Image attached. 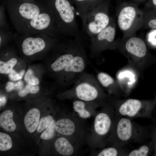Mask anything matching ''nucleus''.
Masks as SVG:
<instances>
[{
  "instance_id": "12",
  "label": "nucleus",
  "mask_w": 156,
  "mask_h": 156,
  "mask_svg": "<svg viewBox=\"0 0 156 156\" xmlns=\"http://www.w3.org/2000/svg\"><path fill=\"white\" fill-rule=\"evenodd\" d=\"M116 27L114 18L111 17L107 27L90 38V49L91 55L94 56L104 50L114 48L115 44Z\"/></svg>"
},
{
  "instance_id": "8",
  "label": "nucleus",
  "mask_w": 156,
  "mask_h": 156,
  "mask_svg": "<svg viewBox=\"0 0 156 156\" xmlns=\"http://www.w3.org/2000/svg\"><path fill=\"white\" fill-rule=\"evenodd\" d=\"M109 1L104 0L95 8L81 17L83 29L90 38L105 29L111 19L109 14Z\"/></svg>"
},
{
  "instance_id": "32",
  "label": "nucleus",
  "mask_w": 156,
  "mask_h": 156,
  "mask_svg": "<svg viewBox=\"0 0 156 156\" xmlns=\"http://www.w3.org/2000/svg\"><path fill=\"white\" fill-rule=\"evenodd\" d=\"M10 27L7 22L4 10L2 7L0 11V28H6Z\"/></svg>"
},
{
  "instance_id": "27",
  "label": "nucleus",
  "mask_w": 156,
  "mask_h": 156,
  "mask_svg": "<svg viewBox=\"0 0 156 156\" xmlns=\"http://www.w3.org/2000/svg\"><path fill=\"white\" fill-rule=\"evenodd\" d=\"M40 90L38 86H33L27 84L24 87L18 91V94L21 97H23L28 94H36Z\"/></svg>"
},
{
  "instance_id": "14",
  "label": "nucleus",
  "mask_w": 156,
  "mask_h": 156,
  "mask_svg": "<svg viewBox=\"0 0 156 156\" xmlns=\"http://www.w3.org/2000/svg\"><path fill=\"white\" fill-rule=\"evenodd\" d=\"M125 42V48L130 54L138 57H144L147 53V48L144 40L135 36L127 38Z\"/></svg>"
},
{
  "instance_id": "17",
  "label": "nucleus",
  "mask_w": 156,
  "mask_h": 156,
  "mask_svg": "<svg viewBox=\"0 0 156 156\" xmlns=\"http://www.w3.org/2000/svg\"><path fill=\"white\" fill-rule=\"evenodd\" d=\"M54 145L56 151L62 155L71 156L75 152V148L73 143L66 137H61L57 138Z\"/></svg>"
},
{
  "instance_id": "6",
  "label": "nucleus",
  "mask_w": 156,
  "mask_h": 156,
  "mask_svg": "<svg viewBox=\"0 0 156 156\" xmlns=\"http://www.w3.org/2000/svg\"><path fill=\"white\" fill-rule=\"evenodd\" d=\"M59 40L45 34L23 35L17 33L14 41L23 56L34 58L49 53Z\"/></svg>"
},
{
  "instance_id": "20",
  "label": "nucleus",
  "mask_w": 156,
  "mask_h": 156,
  "mask_svg": "<svg viewBox=\"0 0 156 156\" xmlns=\"http://www.w3.org/2000/svg\"><path fill=\"white\" fill-rule=\"evenodd\" d=\"M6 47L10 58L6 62L0 60V73L1 74H8L13 69L18 62L14 50L7 46Z\"/></svg>"
},
{
  "instance_id": "35",
  "label": "nucleus",
  "mask_w": 156,
  "mask_h": 156,
  "mask_svg": "<svg viewBox=\"0 0 156 156\" xmlns=\"http://www.w3.org/2000/svg\"><path fill=\"white\" fill-rule=\"evenodd\" d=\"M152 2L153 4L156 6V0H152Z\"/></svg>"
},
{
  "instance_id": "9",
  "label": "nucleus",
  "mask_w": 156,
  "mask_h": 156,
  "mask_svg": "<svg viewBox=\"0 0 156 156\" xmlns=\"http://www.w3.org/2000/svg\"><path fill=\"white\" fill-rule=\"evenodd\" d=\"M103 106L95 116L93 126L97 145L101 148L107 144L116 116L113 105L106 103Z\"/></svg>"
},
{
  "instance_id": "26",
  "label": "nucleus",
  "mask_w": 156,
  "mask_h": 156,
  "mask_svg": "<svg viewBox=\"0 0 156 156\" xmlns=\"http://www.w3.org/2000/svg\"><path fill=\"white\" fill-rule=\"evenodd\" d=\"M143 144H142V145L138 148L129 152L127 156H147L148 155L150 152V148L148 145Z\"/></svg>"
},
{
  "instance_id": "23",
  "label": "nucleus",
  "mask_w": 156,
  "mask_h": 156,
  "mask_svg": "<svg viewBox=\"0 0 156 156\" xmlns=\"http://www.w3.org/2000/svg\"><path fill=\"white\" fill-rule=\"evenodd\" d=\"M15 34L10 28H0V45L2 49L7 46V44L12 40H14Z\"/></svg>"
},
{
  "instance_id": "18",
  "label": "nucleus",
  "mask_w": 156,
  "mask_h": 156,
  "mask_svg": "<svg viewBox=\"0 0 156 156\" xmlns=\"http://www.w3.org/2000/svg\"><path fill=\"white\" fill-rule=\"evenodd\" d=\"M76 14L81 18L92 10L104 0H72Z\"/></svg>"
},
{
  "instance_id": "16",
  "label": "nucleus",
  "mask_w": 156,
  "mask_h": 156,
  "mask_svg": "<svg viewBox=\"0 0 156 156\" xmlns=\"http://www.w3.org/2000/svg\"><path fill=\"white\" fill-rule=\"evenodd\" d=\"M40 113L38 109L33 108L27 113L24 119V123L27 131L34 133L36 130L40 120Z\"/></svg>"
},
{
  "instance_id": "21",
  "label": "nucleus",
  "mask_w": 156,
  "mask_h": 156,
  "mask_svg": "<svg viewBox=\"0 0 156 156\" xmlns=\"http://www.w3.org/2000/svg\"><path fill=\"white\" fill-rule=\"evenodd\" d=\"M129 151L124 147L111 145L104 148L97 154L98 156H127Z\"/></svg>"
},
{
  "instance_id": "29",
  "label": "nucleus",
  "mask_w": 156,
  "mask_h": 156,
  "mask_svg": "<svg viewBox=\"0 0 156 156\" xmlns=\"http://www.w3.org/2000/svg\"><path fill=\"white\" fill-rule=\"evenodd\" d=\"M56 121L54 119L49 127L44 131L40 135V138L44 140H49L52 138L56 132L55 129Z\"/></svg>"
},
{
  "instance_id": "31",
  "label": "nucleus",
  "mask_w": 156,
  "mask_h": 156,
  "mask_svg": "<svg viewBox=\"0 0 156 156\" xmlns=\"http://www.w3.org/2000/svg\"><path fill=\"white\" fill-rule=\"evenodd\" d=\"M25 72V70H23L19 72H17L13 69L8 74V78L12 81H15L20 80L24 75Z\"/></svg>"
},
{
  "instance_id": "33",
  "label": "nucleus",
  "mask_w": 156,
  "mask_h": 156,
  "mask_svg": "<svg viewBox=\"0 0 156 156\" xmlns=\"http://www.w3.org/2000/svg\"><path fill=\"white\" fill-rule=\"evenodd\" d=\"M148 25L150 28L156 29V19H153L150 20L148 22Z\"/></svg>"
},
{
  "instance_id": "15",
  "label": "nucleus",
  "mask_w": 156,
  "mask_h": 156,
  "mask_svg": "<svg viewBox=\"0 0 156 156\" xmlns=\"http://www.w3.org/2000/svg\"><path fill=\"white\" fill-rule=\"evenodd\" d=\"M99 105L95 102H86L78 99H74L73 103L74 110L80 118L83 119L90 118L91 113L89 110Z\"/></svg>"
},
{
  "instance_id": "13",
  "label": "nucleus",
  "mask_w": 156,
  "mask_h": 156,
  "mask_svg": "<svg viewBox=\"0 0 156 156\" xmlns=\"http://www.w3.org/2000/svg\"><path fill=\"white\" fill-rule=\"evenodd\" d=\"M78 124L72 118H64L56 121L55 129L57 133L65 136L72 138L78 131Z\"/></svg>"
},
{
  "instance_id": "34",
  "label": "nucleus",
  "mask_w": 156,
  "mask_h": 156,
  "mask_svg": "<svg viewBox=\"0 0 156 156\" xmlns=\"http://www.w3.org/2000/svg\"><path fill=\"white\" fill-rule=\"evenodd\" d=\"M6 99L5 96H1L0 97V106L1 107L4 106L6 103Z\"/></svg>"
},
{
  "instance_id": "25",
  "label": "nucleus",
  "mask_w": 156,
  "mask_h": 156,
  "mask_svg": "<svg viewBox=\"0 0 156 156\" xmlns=\"http://www.w3.org/2000/svg\"><path fill=\"white\" fill-rule=\"evenodd\" d=\"M53 117L51 115H47L40 118L36 129L37 132H43L50 125L53 120Z\"/></svg>"
},
{
  "instance_id": "1",
  "label": "nucleus",
  "mask_w": 156,
  "mask_h": 156,
  "mask_svg": "<svg viewBox=\"0 0 156 156\" xmlns=\"http://www.w3.org/2000/svg\"><path fill=\"white\" fill-rule=\"evenodd\" d=\"M6 4L17 34L23 35L45 34L59 39L62 35L53 14L43 1L8 0Z\"/></svg>"
},
{
  "instance_id": "22",
  "label": "nucleus",
  "mask_w": 156,
  "mask_h": 156,
  "mask_svg": "<svg viewBox=\"0 0 156 156\" xmlns=\"http://www.w3.org/2000/svg\"><path fill=\"white\" fill-rule=\"evenodd\" d=\"M96 78L99 84L108 89L111 93H112V88L114 80L110 75L104 72H99L96 74Z\"/></svg>"
},
{
  "instance_id": "3",
  "label": "nucleus",
  "mask_w": 156,
  "mask_h": 156,
  "mask_svg": "<svg viewBox=\"0 0 156 156\" xmlns=\"http://www.w3.org/2000/svg\"><path fill=\"white\" fill-rule=\"evenodd\" d=\"M51 11L62 35L73 37L82 42L76 19V11L72 0H44Z\"/></svg>"
},
{
  "instance_id": "7",
  "label": "nucleus",
  "mask_w": 156,
  "mask_h": 156,
  "mask_svg": "<svg viewBox=\"0 0 156 156\" xmlns=\"http://www.w3.org/2000/svg\"><path fill=\"white\" fill-rule=\"evenodd\" d=\"M117 18L118 27L125 38L134 36L144 22L143 13L132 3H124L119 8Z\"/></svg>"
},
{
  "instance_id": "19",
  "label": "nucleus",
  "mask_w": 156,
  "mask_h": 156,
  "mask_svg": "<svg viewBox=\"0 0 156 156\" xmlns=\"http://www.w3.org/2000/svg\"><path fill=\"white\" fill-rule=\"evenodd\" d=\"M13 113L10 109L3 112L0 115V126L5 131L10 132L14 131L16 125L13 120Z\"/></svg>"
},
{
  "instance_id": "28",
  "label": "nucleus",
  "mask_w": 156,
  "mask_h": 156,
  "mask_svg": "<svg viewBox=\"0 0 156 156\" xmlns=\"http://www.w3.org/2000/svg\"><path fill=\"white\" fill-rule=\"evenodd\" d=\"M24 79L26 83L30 85L37 86L40 83L39 79L35 76L33 71L31 69L27 70L25 75Z\"/></svg>"
},
{
  "instance_id": "30",
  "label": "nucleus",
  "mask_w": 156,
  "mask_h": 156,
  "mask_svg": "<svg viewBox=\"0 0 156 156\" xmlns=\"http://www.w3.org/2000/svg\"><path fill=\"white\" fill-rule=\"evenodd\" d=\"M23 81L21 80L16 83L9 81L6 84L5 90L8 92H11L13 90L18 91L23 88Z\"/></svg>"
},
{
  "instance_id": "24",
  "label": "nucleus",
  "mask_w": 156,
  "mask_h": 156,
  "mask_svg": "<svg viewBox=\"0 0 156 156\" xmlns=\"http://www.w3.org/2000/svg\"><path fill=\"white\" fill-rule=\"evenodd\" d=\"M12 146V141L8 134L0 132V151H5L10 150Z\"/></svg>"
},
{
  "instance_id": "4",
  "label": "nucleus",
  "mask_w": 156,
  "mask_h": 156,
  "mask_svg": "<svg viewBox=\"0 0 156 156\" xmlns=\"http://www.w3.org/2000/svg\"><path fill=\"white\" fill-rule=\"evenodd\" d=\"M73 85L64 92L63 97L94 102L101 105L106 103V96L93 75L84 73Z\"/></svg>"
},
{
  "instance_id": "10",
  "label": "nucleus",
  "mask_w": 156,
  "mask_h": 156,
  "mask_svg": "<svg viewBox=\"0 0 156 156\" xmlns=\"http://www.w3.org/2000/svg\"><path fill=\"white\" fill-rule=\"evenodd\" d=\"M88 61L83 47L73 58L57 79L58 83L65 86L74 84L85 73Z\"/></svg>"
},
{
  "instance_id": "2",
  "label": "nucleus",
  "mask_w": 156,
  "mask_h": 156,
  "mask_svg": "<svg viewBox=\"0 0 156 156\" xmlns=\"http://www.w3.org/2000/svg\"><path fill=\"white\" fill-rule=\"evenodd\" d=\"M148 135V129L127 118L116 115L107 143L124 147L130 143L142 144Z\"/></svg>"
},
{
  "instance_id": "5",
  "label": "nucleus",
  "mask_w": 156,
  "mask_h": 156,
  "mask_svg": "<svg viewBox=\"0 0 156 156\" xmlns=\"http://www.w3.org/2000/svg\"><path fill=\"white\" fill-rule=\"evenodd\" d=\"M83 47L82 42L74 38L56 43L49 53V69L57 79L73 58Z\"/></svg>"
},
{
  "instance_id": "11",
  "label": "nucleus",
  "mask_w": 156,
  "mask_h": 156,
  "mask_svg": "<svg viewBox=\"0 0 156 156\" xmlns=\"http://www.w3.org/2000/svg\"><path fill=\"white\" fill-rule=\"evenodd\" d=\"M113 105L116 115L131 119L147 118L151 111L148 102L137 99H130Z\"/></svg>"
}]
</instances>
